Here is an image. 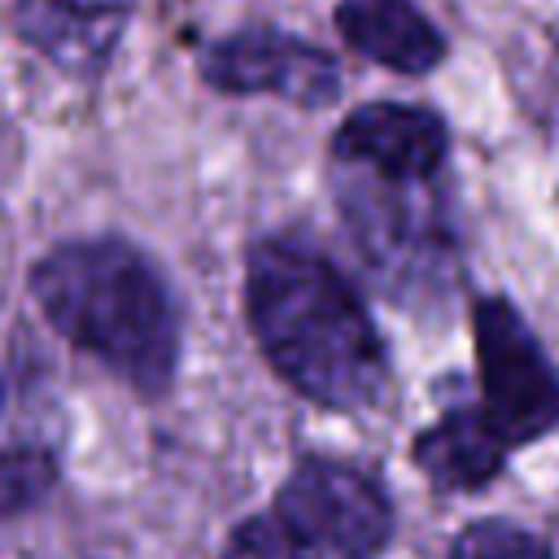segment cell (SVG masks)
Returning <instances> with one entry per match:
<instances>
[{
	"label": "cell",
	"mask_w": 559,
	"mask_h": 559,
	"mask_svg": "<svg viewBox=\"0 0 559 559\" xmlns=\"http://www.w3.org/2000/svg\"><path fill=\"white\" fill-rule=\"evenodd\" d=\"M245 310L275 376L314 406L362 411L380 397V332L349 280L319 249L284 236L253 245Z\"/></svg>",
	"instance_id": "6da1fadb"
},
{
	"label": "cell",
	"mask_w": 559,
	"mask_h": 559,
	"mask_svg": "<svg viewBox=\"0 0 559 559\" xmlns=\"http://www.w3.org/2000/svg\"><path fill=\"white\" fill-rule=\"evenodd\" d=\"M476 367H480V415L507 450L533 445L559 424V376L507 297L476 301Z\"/></svg>",
	"instance_id": "277c9868"
},
{
	"label": "cell",
	"mask_w": 559,
	"mask_h": 559,
	"mask_svg": "<svg viewBox=\"0 0 559 559\" xmlns=\"http://www.w3.org/2000/svg\"><path fill=\"white\" fill-rule=\"evenodd\" d=\"M445 559H555L550 542L515 520H472L454 533Z\"/></svg>",
	"instance_id": "7c38bea8"
},
{
	"label": "cell",
	"mask_w": 559,
	"mask_h": 559,
	"mask_svg": "<svg viewBox=\"0 0 559 559\" xmlns=\"http://www.w3.org/2000/svg\"><path fill=\"white\" fill-rule=\"evenodd\" d=\"M507 445L476 406H450L437 424L415 437V467L441 493H476L498 480Z\"/></svg>",
	"instance_id": "30bf717a"
},
{
	"label": "cell",
	"mask_w": 559,
	"mask_h": 559,
	"mask_svg": "<svg viewBox=\"0 0 559 559\" xmlns=\"http://www.w3.org/2000/svg\"><path fill=\"white\" fill-rule=\"evenodd\" d=\"M205 79L236 96L262 92V96H284L306 109H319V105L336 100V92H341L336 61L323 48H314L288 31H275V26L240 31V35H227L223 44H214L205 57Z\"/></svg>",
	"instance_id": "5b68a950"
},
{
	"label": "cell",
	"mask_w": 559,
	"mask_h": 559,
	"mask_svg": "<svg viewBox=\"0 0 559 559\" xmlns=\"http://www.w3.org/2000/svg\"><path fill=\"white\" fill-rule=\"evenodd\" d=\"M44 319L140 393L175 380L183 323L162 271L127 240L96 236L48 249L31 271Z\"/></svg>",
	"instance_id": "7a4b0ae2"
},
{
	"label": "cell",
	"mask_w": 559,
	"mask_h": 559,
	"mask_svg": "<svg viewBox=\"0 0 559 559\" xmlns=\"http://www.w3.org/2000/svg\"><path fill=\"white\" fill-rule=\"evenodd\" d=\"M362 179H371V175H362ZM411 188H419V183L371 179V188L362 183V192L345 197V218H349L362 253H371V262L393 275L432 271L437 253H441L437 223L428 210H419Z\"/></svg>",
	"instance_id": "52a82bcc"
},
{
	"label": "cell",
	"mask_w": 559,
	"mask_h": 559,
	"mask_svg": "<svg viewBox=\"0 0 559 559\" xmlns=\"http://www.w3.org/2000/svg\"><path fill=\"white\" fill-rule=\"evenodd\" d=\"M332 153L371 179L428 183L445 162V122L419 105H362L341 122Z\"/></svg>",
	"instance_id": "8992f818"
},
{
	"label": "cell",
	"mask_w": 559,
	"mask_h": 559,
	"mask_svg": "<svg viewBox=\"0 0 559 559\" xmlns=\"http://www.w3.org/2000/svg\"><path fill=\"white\" fill-rule=\"evenodd\" d=\"M0 424H4V384H0ZM57 472H61V459L48 437H35V432L0 437V515L44 502L48 489L57 485Z\"/></svg>",
	"instance_id": "8fae6325"
},
{
	"label": "cell",
	"mask_w": 559,
	"mask_h": 559,
	"mask_svg": "<svg viewBox=\"0 0 559 559\" xmlns=\"http://www.w3.org/2000/svg\"><path fill=\"white\" fill-rule=\"evenodd\" d=\"M22 35L66 70H100L127 31L131 0H17Z\"/></svg>",
	"instance_id": "ba28073f"
},
{
	"label": "cell",
	"mask_w": 559,
	"mask_h": 559,
	"mask_svg": "<svg viewBox=\"0 0 559 559\" xmlns=\"http://www.w3.org/2000/svg\"><path fill=\"white\" fill-rule=\"evenodd\" d=\"M336 26L354 52L402 74H428L445 57L441 31L415 0H341Z\"/></svg>",
	"instance_id": "9c48e42d"
},
{
	"label": "cell",
	"mask_w": 559,
	"mask_h": 559,
	"mask_svg": "<svg viewBox=\"0 0 559 559\" xmlns=\"http://www.w3.org/2000/svg\"><path fill=\"white\" fill-rule=\"evenodd\" d=\"M393 528V498L376 472L310 454L262 511L227 533L223 559H380Z\"/></svg>",
	"instance_id": "3957f363"
}]
</instances>
